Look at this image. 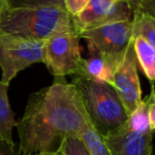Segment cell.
Returning a JSON list of instances; mask_svg holds the SVG:
<instances>
[{"mask_svg": "<svg viewBox=\"0 0 155 155\" xmlns=\"http://www.w3.org/2000/svg\"><path fill=\"white\" fill-rule=\"evenodd\" d=\"M132 12L127 1L115 0H91L80 14L73 16L72 22L75 32L88 30L110 22L131 20Z\"/></svg>", "mask_w": 155, "mask_h": 155, "instance_id": "cell-7", "label": "cell"}, {"mask_svg": "<svg viewBox=\"0 0 155 155\" xmlns=\"http://www.w3.org/2000/svg\"><path fill=\"white\" fill-rule=\"evenodd\" d=\"M114 72L115 70L108 65V63L97 54L91 53L88 58H84L83 77L112 84Z\"/></svg>", "mask_w": 155, "mask_h": 155, "instance_id": "cell-12", "label": "cell"}, {"mask_svg": "<svg viewBox=\"0 0 155 155\" xmlns=\"http://www.w3.org/2000/svg\"><path fill=\"white\" fill-rule=\"evenodd\" d=\"M112 85L118 94L127 115H131L142 101L137 62L132 45L127 49L123 62L115 70Z\"/></svg>", "mask_w": 155, "mask_h": 155, "instance_id": "cell-8", "label": "cell"}, {"mask_svg": "<svg viewBox=\"0 0 155 155\" xmlns=\"http://www.w3.org/2000/svg\"><path fill=\"white\" fill-rule=\"evenodd\" d=\"M71 84L85 110L87 119L101 137L125 122L127 115L112 84L74 75Z\"/></svg>", "mask_w": 155, "mask_h": 155, "instance_id": "cell-3", "label": "cell"}, {"mask_svg": "<svg viewBox=\"0 0 155 155\" xmlns=\"http://www.w3.org/2000/svg\"><path fill=\"white\" fill-rule=\"evenodd\" d=\"M132 47L135 54L136 62L139 64L142 72L150 80L151 84L155 79V47L141 37L132 41Z\"/></svg>", "mask_w": 155, "mask_h": 155, "instance_id": "cell-11", "label": "cell"}, {"mask_svg": "<svg viewBox=\"0 0 155 155\" xmlns=\"http://www.w3.org/2000/svg\"><path fill=\"white\" fill-rule=\"evenodd\" d=\"M91 0H64V9L70 16H75L80 14Z\"/></svg>", "mask_w": 155, "mask_h": 155, "instance_id": "cell-19", "label": "cell"}, {"mask_svg": "<svg viewBox=\"0 0 155 155\" xmlns=\"http://www.w3.org/2000/svg\"><path fill=\"white\" fill-rule=\"evenodd\" d=\"M7 9H8L7 0H0V20H1V16H2L3 12Z\"/></svg>", "mask_w": 155, "mask_h": 155, "instance_id": "cell-20", "label": "cell"}, {"mask_svg": "<svg viewBox=\"0 0 155 155\" xmlns=\"http://www.w3.org/2000/svg\"><path fill=\"white\" fill-rule=\"evenodd\" d=\"M78 36L86 41L89 53L101 56L116 70L132 45L131 20L110 22L88 29L78 33Z\"/></svg>", "mask_w": 155, "mask_h": 155, "instance_id": "cell-4", "label": "cell"}, {"mask_svg": "<svg viewBox=\"0 0 155 155\" xmlns=\"http://www.w3.org/2000/svg\"><path fill=\"white\" fill-rule=\"evenodd\" d=\"M115 1H127V0H115Z\"/></svg>", "mask_w": 155, "mask_h": 155, "instance_id": "cell-22", "label": "cell"}, {"mask_svg": "<svg viewBox=\"0 0 155 155\" xmlns=\"http://www.w3.org/2000/svg\"><path fill=\"white\" fill-rule=\"evenodd\" d=\"M88 122L74 86L55 78L50 86L31 94L24 116L16 122L19 154L53 152L67 136H79Z\"/></svg>", "mask_w": 155, "mask_h": 155, "instance_id": "cell-1", "label": "cell"}, {"mask_svg": "<svg viewBox=\"0 0 155 155\" xmlns=\"http://www.w3.org/2000/svg\"><path fill=\"white\" fill-rule=\"evenodd\" d=\"M58 155H61V153H60V149H58Z\"/></svg>", "mask_w": 155, "mask_h": 155, "instance_id": "cell-23", "label": "cell"}, {"mask_svg": "<svg viewBox=\"0 0 155 155\" xmlns=\"http://www.w3.org/2000/svg\"><path fill=\"white\" fill-rule=\"evenodd\" d=\"M58 149L61 155H91L79 136L65 137Z\"/></svg>", "mask_w": 155, "mask_h": 155, "instance_id": "cell-16", "label": "cell"}, {"mask_svg": "<svg viewBox=\"0 0 155 155\" xmlns=\"http://www.w3.org/2000/svg\"><path fill=\"white\" fill-rule=\"evenodd\" d=\"M9 85L0 83V142L14 150L15 142L13 140V129L16 124L14 114L11 110L8 98Z\"/></svg>", "mask_w": 155, "mask_h": 155, "instance_id": "cell-10", "label": "cell"}, {"mask_svg": "<svg viewBox=\"0 0 155 155\" xmlns=\"http://www.w3.org/2000/svg\"><path fill=\"white\" fill-rule=\"evenodd\" d=\"M132 12H144L155 16V0H127Z\"/></svg>", "mask_w": 155, "mask_h": 155, "instance_id": "cell-18", "label": "cell"}, {"mask_svg": "<svg viewBox=\"0 0 155 155\" xmlns=\"http://www.w3.org/2000/svg\"><path fill=\"white\" fill-rule=\"evenodd\" d=\"M79 137L81 138V140L83 141V143L86 147L91 155H110L102 137L94 129V127L91 124L89 121L80 132Z\"/></svg>", "mask_w": 155, "mask_h": 155, "instance_id": "cell-14", "label": "cell"}, {"mask_svg": "<svg viewBox=\"0 0 155 155\" xmlns=\"http://www.w3.org/2000/svg\"><path fill=\"white\" fill-rule=\"evenodd\" d=\"M74 31L72 16L64 8L35 7L7 9L0 20V33L45 41L52 35Z\"/></svg>", "mask_w": 155, "mask_h": 155, "instance_id": "cell-2", "label": "cell"}, {"mask_svg": "<svg viewBox=\"0 0 155 155\" xmlns=\"http://www.w3.org/2000/svg\"><path fill=\"white\" fill-rule=\"evenodd\" d=\"M79 41L77 32L66 31L56 33L44 41L43 63L55 78L83 75L84 58Z\"/></svg>", "mask_w": 155, "mask_h": 155, "instance_id": "cell-5", "label": "cell"}, {"mask_svg": "<svg viewBox=\"0 0 155 155\" xmlns=\"http://www.w3.org/2000/svg\"><path fill=\"white\" fill-rule=\"evenodd\" d=\"M152 138L153 132L140 133L123 123L102 139L110 155H152Z\"/></svg>", "mask_w": 155, "mask_h": 155, "instance_id": "cell-9", "label": "cell"}, {"mask_svg": "<svg viewBox=\"0 0 155 155\" xmlns=\"http://www.w3.org/2000/svg\"><path fill=\"white\" fill-rule=\"evenodd\" d=\"M148 97L144 100H142L141 103L138 105V107L129 115L125 120V125L130 127L131 130L140 133H147V132H153L150 127L149 123V117H148Z\"/></svg>", "mask_w": 155, "mask_h": 155, "instance_id": "cell-15", "label": "cell"}, {"mask_svg": "<svg viewBox=\"0 0 155 155\" xmlns=\"http://www.w3.org/2000/svg\"><path fill=\"white\" fill-rule=\"evenodd\" d=\"M8 9L35 7L64 8V0H7Z\"/></svg>", "mask_w": 155, "mask_h": 155, "instance_id": "cell-17", "label": "cell"}, {"mask_svg": "<svg viewBox=\"0 0 155 155\" xmlns=\"http://www.w3.org/2000/svg\"><path fill=\"white\" fill-rule=\"evenodd\" d=\"M43 48L44 41L0 33V83L9 85L19 71L43 63Z\"/></svg>", "mask_w": 155, "mask_h": 155, "instance_id": "cell-6", "label": "cell"}, {"mask_svg": "<svg viewBox=\"0 0 155 155\" xmlns=\"http://www.w3.org/2000/svg\"><path fill=\"white\" fill-rule=\"evenodd\" d=\"M132 41L141 37L155 47V16L144 12H133L131 18Z\"/></svg>", "mask_w": 155, "mask_h": 155, "instance_id": "cell-13", "label": "cell"}, {"mask_svg": "<svg viewBox=\"0 0 155 155\" xmlns=\"http://www.w3.org/2000/svg\"><path fill=\"white\" fill-rule=\"evenodd\" d=\"M34 155H58V151H53V152H47V153H41V154H34Z\"/></svg>", "mask_w": 155, "mask_h": 155, "instance_id": "cell-21", "label": "cell"}]
</instances>
